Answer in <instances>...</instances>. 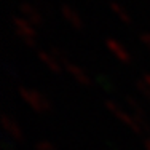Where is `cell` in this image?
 <instances>
[{
	"mask_svg": "<svg viewBox=\"0 0 150 150\" xmlns=\"http://www.w3.org/2000/svg\"><path fill=\"white\" fill-rule=\"evenodd\" d=\"M18 93L19 96L30 105V109H34L35 112L38 113H45L48 110H51V102L46 98L45 94H42L40 91L37 90H30V88L26 86H18Z\"/></svg>",
	"mask_w": 150,
	"mask_h": 150,
	"instance_id": "obj_1",
	"label": "cell"
},
{
	"mask_svg": "<svg viewBox=\"0 0 150 150\" xmlns=\"http://www.w3.org/2000/svg\"><path fill=\"white\" fill-rule=\"evenodd\" d=\"M11 23H13V26H15L18 37H19L26 45L34 46L35 45V29H34V26L23 16H13Z\"/></svg>",
	"mask_w": 150,
	"mask_h": 150,
	"instance_id": "obj_2",
	"label": "cell"
},
{
	"mask_svg": "<svg viewBox=\"0 0 150 150\" xmlns=\"http://www.w3.org/2000/svg\"><path fill=\"white\" fill-rule=\"evenodd\" d=\"M104 105H105V109L109 110L110 113H113V115H115L118 120L123 121L126 126H129L133 133H136V134H142V133H144V131H142V128H141V125H139V121L136 120L134 117L131 115V113H126L125 110H121L113 101L105 99V101H104Z\"/></svg>",
	"mask_w": 150,
	"mask_h": 150,
	"instance_id": "obj_3",
	"label": "cell"
},
{
	"mask_svg": "<svg viewBox=\"0 0 150 150\" xmlns=\"http://www.w3.org/2000/svg\"><path fill=\"white\" fill-rule=\"evenodd\" d=\"M125 101H126L128 107H129L131 112H133L131 115H133L134 118L139 121L142 131H144V133H150V125H149V121L145 120V112H144V109H142V105L136 101V98H133V96H126V98H125Z\"/></svg>",
	"mask_w": 150,
	"mask_h": 150,
	"instance_id": "obj_4",
	"label": "cell"
},
{
	"mask_svg": "<svg viewBox=\"0 0 150 150\" xmlns=\"http://www.w3.org/2000/svg\"><path fill=\"white\" fill-rule=\"evenodd\" d=\"M19 11H21V15H23V18H26L32 26H42V24H43L40 10L35 5H32V3H29V2L19 3Z\"/></svg>",
	"mask_w": 150,
	"mask_h": 150,
	"instance_id": "obj_5",
	"label": "cell"
},
{
	"mask_svg": "<svg viewBox=\"0 0 150 150\" xmlns=\"http://www.w3.org/2000/svg\"><path fill=\"white\" fill-rule=\"evenodd\" d=\"M0 120H2L3 131H5L13 141H16V142L23 141V131H21V128L18 126V123L8 115V113H2V115H0Z\"/></svg>",
	"mask_w": 150,
	"mask_h": 150,
	"instance_id": "obj_6",
	"label": "cell"
},
{
	"mask_svg": "<svg viewBox=\"0 0 150 150\" xmlns=\"http://www.w3.org/2000/svg\"><path fill=\"white\" fill-rule=\"evenodd\" d=\"M105 46H107V50H109V51L120 61V62L128 64V62L131 61V54L126 51V48H125V46L121 45L120 42L115 40V38L107 37V38H105Z\"/></svg>",
	"mask_w": 150,
	"mask_h": 150,
	"instance_id": "obj_7",
	"label": "cell"
},
{
	"mask_svg": "<svg viewBox=\"0 0 150 150\" xmlns=\"http://www.w3.org/2000/svg\"><path fill=\"white\" fill-rule=\"evenodd\" d=\"M61 15H62L64 19H66L72 27H75V29H81V27H83V21H81V18L78 16V13L75 11L72 6L62 5L61 6Z\"/></svg>",
	"mask_w": 150,
	"mask_h": 150,
	"instance_id": "obj_8",
	"label": "cell"
},
{
	"mask_svg": "<svg viewBox=\"0 0 150 150\" xmlns=\"http://www.w3.org/2000/svg\"><path fill=\"white\" fill-rule=\"evenodd\" d=\"M62 67H64V69H66L70 75H72V77L78 81V83H81V85H91L90 77H88V75L85 74L78 66H75V64H72V62H69V61H67L66 64H62Z\"/></svg>",
	"mask_w": 150,
	"mask_h": 150,
	"instance_id": "obj_9",
	"label": "cell"
},
{
	"mask_svg": "<svg viewBox=\"0 0 150 150\" xmlns=\"http://www.w3.org/2000/svg\"><path fill=\"white\" fill-rule=\"evenodd\" d=\"M37 54H38V59H40L42 62H43L45 66L51 70V72H54V74H59L61 72V67H62V66H61L58 61H56V58L51 54V53L43 51V50H38Z\"/></svg>",
	"mask_w": 150,
	"mask_h": 150,
	"instance_id": "obj_10",
	"label": "cell"
},
{
	"mask_svg": "<svg viewBox=\"0 0 150 150\" xmlns=\"http://www.w3.org/2000/svg\"><path fill=\"white\" fill-rule=\"evenodd\" d=\"M110 8H112V11L115 13V15L118 16L120 19L123 21V23H131V18H129V15H128V13L125 11L123 8H121V6H120L117 2H110Z\"/></svg>",
	"mask_w": 150,
	"mask_h": 150,
	"instance_id": "obj_11",
	"label": "cell"
},
{
	"mask_svg": "<svg viewBox=\"0 0 150 150\" xmlns=\"http://www.w3.org/2000/svg\"><path fill=\"white\" fill-rule=\"evenodd\" d=\"M136 88H137V91L141 93L144 98L150 99V86L142 80V78H137V80H136Z\"/></svg>",
	"mask_w": 150,
	"mask_h": 150,
	"instance_id": "obj_12",
	"label": "cell"
},
{
	"mask_svg": "<svg viewBox=\"0 0 150 150\" xmlns=\"http://www.w3.org/2000/svg\"><path fill=\"white\" fill-rule=\"evenodd\" d=\"M50 53H51L53 56L56 58V61L62 66V64L67 62V58H66V53L62 51V50H59L58 46H51V50H50Z\"/></svg>",
	"mask_w": 150,
	"mask_h": 150,
	"instance_id": "obj_13",
	"label": "cell"
},
{
	"mask_svg": "<svg viewBox=\"0 0 150 150\" xmlns=\"http://www.w3.org/2000/svg\"><path fill=\"white\" fill-rule=\"evenodd\" d=\"M37 150H58V149L48 141H38L37 142Z\"/></svg>",
	"mask_w": 150,
	"mask_h": 150,
	"instance_id": "obj_14",
	"label": "cell"
},
{
	"mask_svg": "<svg viewBox=\"0 0 150 150\" xmlns=\"http://www.w3.org/2000/svg\"><path fill=\"white\" fill-rule=\"evenodd\" d=\"M37 8L43 10L46 15H51L53 13V8L48 5V2H45V0H37Z\"/></svg>",
	"mask_w": 150,
	"mask_h": 150,
	"instance_id": "obj_15",
	"label": "cell"
},
{
	"mask_svg": "<svg viewBox=\"0 0 150 150\" xmlns=\"http://www.w3.org/2000/svg\"><path fill=\"white\" fill-rule=\"evenodd\" d=\"M141 42L150 50V32H142L141 34Z\"/></svg>",
	"mask_w": 150,
	"mask_h": 150,
	"instance_id": "obj_16",
	"label": "cell"
},
{
	"mask_svg": "<svg viewBox=\"0 0 150 150\" xmlns=\"http://www.w3.org/2000/svg\"><path fill=\"white\" fill-rule=\"evenodd\" d=\"M142 80H144L145 83H147L149 86H150V74H149V72H145L144 75H142Z\"/></svg>",
	"mask_w": 150,
	"mask_h": 150,
	"instance_id": "obj_17",
	"label": "cell"
},
{
	"mask_svg": "<svg viewBox=\"0 0 150 150\" xmlns=\"http://www.w3.org/2000/svg\"><path fill=\"white\" fill-rule=\"evenodd\" d=\"M142 142H144V147H145V150H150V137H145Z\"/></svg>",
	"mask_w": 150,
	"mask_h": 150,
	"instance_id": "obj_18",
	"label": "cell"
}]
</instances>
